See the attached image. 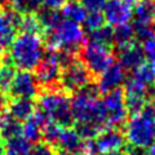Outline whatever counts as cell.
I'll return each instance as SVG.
<instances>
[{
	"mask_svg": "<svg viewBox=\"0 0 155 155\" xmlns=\"http://www.w3.org/2000/svg\"><path fill=\"white\" fill-rule=\"evenodd\" d=\"M96 83H91L71 96V111L75 124L93 123L100 127H107V113Z\"/></svg>",
	"mask_w": 155,
	"mask_h": 155,
	"instance_id": "6da1fadb",
	"label": "cell"
},
{
	"mask_svg": "<svg viewBox=\"0 0 155 155\" xmlns=\"http://www.w3.org/2000/svg\"><path fill=\"white\" fill-rule=\"evenodd\" d=\"M43 38L36 34L21 32L14 38L7 54L14 67L32 71L43 58Z\"/></svg>",
	"mask_w": 155,
	"mask_h": 155,
	"instance_id": "7a4b0ae2",
	"label": "cell"
},
{
	"mask_svg": "<svg viewBox=\"0 0 155 155\" xmlns=\"http://www.w3.org/2000/svg\"><path fill=\"white\" fill-rule=\"evenodd\" d=\"M36 102V107L43 111L48 119L58 123L62 128L72 127L75 123L71 111V96L62 89L40 91Z\"/></svg>",
	"mask_w": 155,
	"mask_h": 155,
	"instance_id": "3957f363",
	"label": "cell"
},
{
	"mask_svg": "<svg viewBox=\"0 0 155 155\" xmlns=\"http://www.w3.org/2000/svg\"><path fill=\"white\" fill-rule=\"evenodd\" d=\"M154 104L153 100L145 106L141 114L132 116L124 127V136L127 145L138 150H145L155 142V123H154Z\"/></svg>",
	"mask_w": 155,
	"mask_h": 155,
	"instance_id": "277c9868",
	"label": "cell"
},
{
	"mask_svg": "<svg viewBox=\"0 0 155 155\" xmlns=\"http://www.w3.org/2000/svg\"><path fill=\"white\" fill-rule=\"evenodd\" d=\"M79 57L88 67V70L96 80L115 62L113 48L91 40H85L79 52Z\"/></svg>",
	"mask_w": 155,
	"mask_h": 155,
	"instance_id": "5b68a950",
	"label": "cell"
},
{
	"mask_svg": "<svg viewBox=\"0 0 155 155\" xmlns=\"http://www.w3.org/2000/svg\"><path fill=\"white\" fill-rule=\"evenodd\" d=\"M96 79L91 74L88 67L80 60V57L75 58L69 65L61 69L60 75V87L67 94L72 96L78 91L83 89L91 83H94Z\"/></svg>",
	"mask_w": 155,
	"mask_h": 155,
	"instance_id": "8992f818",
	"label": "cell"
},
{
	"mask_svg": "<svg viewBox=\"0 0 155 155\" xmlns=\"http://www.w3.org/2000/svg\"><path fill=\"white\" fill-rule=\"evenodd\" d=\"M34 75H35V79L38 81L40 91L61 89L60 87L61 66L58 64L56 52L52 51L45 52L40 64L36 66Z\"/></svg>",
	"mask_w": 155,
	"mask_h": 155,
	"instance_id": "52a82bcc",
	"label": "cell"
},
{
	"mask_svg": "<svg viewBox=\"0 0 155 155\" xmlns=\"http://www.w3.org/2000/svg\"><path fill=\"white\" fill-rule=\"evenodd\" d=\"M102 102L107 113V127L124 129L128 120V111L125 107V93L122 87L104 94Z\"/></svg>",
	"mask_w": 155,
	"mask_h": 155,
	"instance_id": "ba28073f",
	"label": "cell"
},
{
	"mask_svg": "<svg viewBox=\"0 0 155 155\" xmlns=\"http://www.w3.org/2000/svg\"><path fill=\"white\" fill-rule=\"evenodd\" d=\"M21 13L12 7H0V56L5 54L16 38L19 27Z\"/></svg>",
	"mask_w": 155,
	"mask_h": 155,
	"instance_id": "9c48e42d",
	"label": "cell"
},
{
	"mask_svg": "<svg viewBox=\"0 0 155 155\" xmlns=\"http://www.w3.org/2000/svg\"><path fill=\"white\" fill-rule=\"evenodd\" d=\"M40 88L31 71L19 70L14 75L8 91L9 98H36Z\"/></svg>",
	"mask_w": 155,
	"mask_h": 155,
	"instance_id": "30bf717a",
	"label": "cell"
},
{
	"mask_svg": "<svg viewBox=\"0 0 155 155\" xmlns=\"http://www.w3.org/2000/svg\"><path fill=\"white\" fill-rule=\"evenodd\" d=\"M137 0H106L104 16L110 26H120L129 23Z\"/></svg>",
	"mask_w": 155,
	"mask_h": 155,
	"instance_id": "8fae6325",
	"label": "cell"
},
{
	"mask_svg": "<svg viewBox=\"0 0 155 155\" xmlns=\"http://www.w3.org/2000/svg\"><path fill=\"white\" fill-rule=\"evenodd\" d=\"M93 141L96 145L97 154H102V155L122 151L127 146L124 130L113 127H106Z\"/></svg>",
	"mask_w": 155,
	"mask_h": 155,
	"instance_id": "7c38bea8",
	"label": "cell"
},
{
	"mask_svg": "<svg viewBox=\"0 0 155 155\" xmlns=\"http://www.w3.org/2000/svg\"><path fill=\"white\" fill-rule=\"evenodd\" d=\"M97 87L101 94H106L115 88H119L125 81V70L118 62H114L107 70L97 78Z\"/></svg>",
	"mask_w": 155,
	"mask_h": 155,
	"instance_id": "4fadbf2b",
	"label": "cell"
},
{
	"mask_svg": "<svg viewBox=\"0 0 155 155\" xmlns=\"http://www.w3.org/2000/svg\"><path fill=\"white\" fill-rule=\"evenodd\" d=\"M118 58L119 65L125 71H133L146 62V54L143 52L142 45L138 41L133 43L132 45L124 48V49H120Z\"/></svg>",
	"mask_w": 155,
	"mask_h": 155,
	"instance_id": "5bb4252c",
	"label": "cell"
},
{
	"mask_svg": "<svg viewBox=\"0 0 155 155\" xmlns=\"http://www.w3.org/2000/svg\"><path fill=\"white\" fill-rule=\"evenodd\" d=\"M47 120H48V118L44 115V113L36 107V110L34 111V114L27 120L23 122V124H22V136L30 142L40 141L41 130H43V127H44Z\"/></svg>",
	"mask_w": 155,
	"mask_h": 155,
	"instance_id": "9a60e30c",
	"label": "cell"
},
{
	"mask_svg": "<svg viewBox=\"0 0 155 155\" xmlns=\"http://www.w3.org/2000/svg\"><path fill=\"white\" fill-rule=\"evenodd\" d=\"M84 140H81L75 128H64L60 136V140L56 145L58 153H79L83 150Z\"/></svg>",
	"mask_w": 155,
	"mask_h": 155,
	"instance_id": "2e32d148",
	"label": "cell"
},
{
	"mask_svg": "<svg viewBox=\"0 0 155 155\" xmlns=\"http://www.w3.org/2000/svg\"><path fill=\"white\" fill-rule=\"evenodd\" d=\"M36 110V104L27 98H9L7 113L11 114L19 122H25Z\"/></svg>",
	"mask_w": 155,
	"mask_h": 155,
	"instance_id": "e0dca14e",
	"label": "cell"
},
{
	"mask_svg": "<svg viewBox=\"0 0 155 155\" xmlns=\"http://www.w3.org/2000/svg\"><path fill=\"white\" fill-rule=\"evenodd\" d=\"M22 136V123L9 113H0V137L4 141Z\"/></svg>",
	"mask_w": 155,
	"mask_h": 155,
	"instance_id": "ac0fdd59",
	"label": "cell"
},
{
	"mask_svg": "<svg viewBox=\"0 0 155 155\" xmlns=\"http://www.w3.org/2000/svg\"><path fill=\"white\" fill-rule=\"evenodd\" d=\"M137 40H136V35L132 25L124 23V25L116 26L114 28V45L119 51L132 45Z\"/></svg>",
	"mask_w": 155,
	"mask_h": 155,
	"instance_id": "d6986e66",
	"label": "cell"
},
{
	"mask_svg": "<svg viewBox=\"0 0 155 155\" xmlns=\"http://www.w3.org/2000/svg\"><path fill=\"white\" fill-rule=\"evenodd\" d=\"M36 14H38V18H39V21H40L41 26H43V30H44L43 31V35H44L45 32L54 30L61 23L62 18H64L62 14L58 11H51V9H47V8L40 9L39 12H36Z\"/></svg>",
	"mask_w": 155,
	"mask_h": 155,
	"instance_id": "ffe728a7",
	"label": "cell"
},
{
	"mask_svg": "<svg viewBox=\"0 0 155 155\" xmlns=\"http://www.w3.org/2000/svg\"><path fill=\"white\" fill-rule=\"evenodd\" d=\"M62 17L65 19H70L76 23H83L87 18V9L81 5L80 2L78 0H71V2L66 3V5L61 9Z\"/></svg>",
	"mask_w": 155,
	"mask_h": 155,
	"instance_id": "44dd1931",
	"label": "cell"
},
{
	"mask_svg": "<svg viewBox=\"0 0 155 155\" xmlns=\"http://www.w3.org/2000/svg\"><path fill=\"white\" fill-rule=\"evenodd\" d=\"M31 142L23 136L11 138L5 142V155H31Z\"/></svg>",
	"mask_w": 155,
	"mask_h": 155,
	"instance_id": "7402d4cb",
	"label": "cell"
},
{
	"mask_svg": "<svg viewBox=\"0 0 155 155\" xmlns=\"http://www.w3.org/2000/svg\"><path fill=\"white\" fill-rule=\"evenodd\" d=\"M18 31L27 32V34H36V35L43 36V26L38 18L36 13H26L21 16Z\"/></svg>",
	"mask_w": 155,
	"mask_h": 155,
	"instance_id": "603a6c76",
	"label": "cell"
},
{
	"mask_svg": "<svg viewBox=\"0 0 155 155\" xmlns=\"http://www.w3.org/2000/svg\"><path fill=\"white\" fill-rule=\"evenodd\" d=\"M133 13L136 19L155 22V0H137Z\"/></svg>",
	"mask_w": 155,
	"mask_h": 155,
	"instance_id": "cb8c5ba5",
	"label": "cell"
},
{
	"mask_svg": "<svg viewBox=\"0 0 155 155\" xmlns=\"http://www.w3.org/2000/svg\"><path fill=\"white\" fill-rule=\"evenodd\" d=\"M88 40L106 45L109 48H114V28H113V26H110L107 23V25H104L101 28H98V30L89 32Z\"/></svg>",
	"mask_w": 155,
	"mask_h": 155,
	"instance_id": "d4e9b609",
	"label": "cell"
},
{
	"mask_svg": "<svg viewBox=\"0 0 155 155\" xmlns=\"http://www.w3.org/2000/svg\"><path fill=\"white\" fill-rule=\"evenodd\" d=\"M62 128L60 124L53 122V120L48 119L44 127H43V130H41V138L43 141L52 145L53 147H56V145L58 142V140H60V136L62 133Z\"/></svg>",
	"mask_w": 155,
	"mask_h": 155,
	"instance_id": "484cf974",
	"label": "cell"
},
{
	"mask_svg": "<svg viewBox=\"0 0 155 155\" xmlns=\"http://www.w3.org/2000/svg\"><path fill=\"white\" fill-rule=\"evenodd\" d=\"M133 78H136L138 81H141L145 85H151L154 84V80H155V70L154 67L149 64L146 61L145 64H142L140 67H137L136 70H133Z\"/></svg>",
	"mask_w": 155,
	"mask_h": 155,
	"instance_id": "4316f807",
	"label": "cell"
},
{
	"mask_svg": "<svg viewBox=\"0 0 155 155\" xmlns=\"http://www.w3.org/2000/svg\"><path fill=\"white\" fill-rule=\"evenodd\" d=\"M11 7L21 14L36 13L41 7V0H11Z\"/></svg>",
	"mask_w": 155,
	"mask_h": 155,
	"instance_id": "83f0119b",
	"label": "cell"
},
{
	"mask_svg": "<svg viewBox=\"0 0 155 155\" xmlns=\"http://www.w3.org/2000/svg\"><path fill=\"white\" fill-rule=\"evenodd\" d=\"M85 28L88 30V32L92 31H96L101 28L104 25H106V19L104 13L101 12H89V14H87V18H85Z\"/></svg>",
	"mask_w": 155,
	"mask_h": 155,
	"instance_id": "f1b7e54d",
	"label": "cell"
},
{
	"mask_svg": "<svg viewBox=\"0 0 155 155\" xmlns=\"http://www.w3.org/2000/svg\"><path fill=\"white\" fill-rule=\"evenodd\" d=\"M31 155H57V150L44 141H38L32 146Z\"/></svg>",
	"mask_w": 155,
	"mask_h": 155,
	"instance_id": "f546056e",
	"label": "cell"
},
{
	"mask_svg": "<svg viewBox=\"0 0 155 155\" xmlns=\"http://www.w3.org/2000/svg\"><path fill=\"white\" fill-rule=\"evenodd\" d=\"M80 3L87 9V12H101L106 4V0H80Z\"/></svg>",
	"mask_w": 155,
	"mask_h": 155,
	"instance_id": "4dcf8cb0",
	"label": "cell"
},
{
	"mask_svg": "<svg viewBox=\"0 0 155 155\" xmlns=\"http://www.w3.org/2000/svg\"><path fill=\"white\" fill-rule=\"evenodd\" d=\"M67 0H41V8H47L51 11H61L66 5Z\"/></svg>",
	"mask_w": 155,
	"mask_h": 155,
	"instance_id": "1f68e13d",
	"label": "cell"
},
{
	"mask_svg": "<svg viewBox=\"0 0 155 155\" xmlns=\"http://www.w3.org/2000/svg\"><path fill=\"white\" fill-rule=\"evenodd\" d=\"M8 101H9V97H8L5 93L0 92V113H2V111H3L4 109H7Z\"/></svg>",
	"mask_w": 155,
	"mask_h": 155,
	"instance_id": "d6a6232c",
	"label": "cell"
},
{
	"mask_svg": "<svg viewBox=\"0 0 155 155\" xmlns=\"http://www.w3.org/2000/svg\"><path fill=\"white\" fill-rule=\"evenodd\" d=\"M142 155H155V142L151 145V146H149L146 150H143Z\"/></svg>",
	"mask_w": 155,
	"mask_h": 155,
	"instance_id": "836d02e7",
	"label": "cell"
},
{
	"mask_svg": "<svg viewBox=\"0 0 155 155\" xmlns=\"http://www.w3.org/2000/svg\"><path fill=\"white\" fill-rule=\"evenodd\" d=\"M0 155H5V141L0 137Z\"/></svg>",
	"mask_w": 155,
	"mask_h": 155,
	"instance_id": "e575fe53",
	"label": "cell"
},
{
	"mask_svg": "<svg viewBox=\"0 0 155 155\" xmlns=\"http://www.w3.org/2000/svg\"><path fill=\"white\" fill-rule=\"evenodd\" d=\"M57 155H85L83 151H79V153H58L57 151Z\"/></svg>",
	"mask_w": 155,
	"mask_h": 155,
	"instance_id": "d590c367",
	"label": "cell"
},
{
	"mask_svg": "<svg viewBox=\"0 0 155 155\" xmlns=\"http://www.w3.org/2000/svg\"><path fill=\"white\" fill-rule=\"evenodd\" d=\"M153 104H154V115H153V118H154V123H155V100H153Z\"/></svg>",
	"mask_w": 155,
	"mask_h": 155,
	"instance_id": "8d00e7d4",
	"label": "cell"
},
{
	"mask_svg": "<svg viewBox=\"0 0 155 155\" xmlns=\"http://www.w3.org/2000/svg\"><path fill=\"white\" fill-rule=\"evenodd\" d=\"M107 155H123L122 153H120V151H118V153H111V154H107ZM125 155V154H124Z\"/></svg>",
	"mask_w": 155,
	"mask_h": 155,
	"instance_id": "74e56055",
	"label": "cell"
},
{
	"mask_svg": "<svg viewBox=\"0 0 155 155\" xmlns=\"http://www.w3.org/2000/svg\"><path fill=\"white\" fill-rule=\"evenodd\" d=\"M125 155H130V154H125Z\"/></svg>",
	"mask_w": 155,
	"mask_h": 155,
	"instance_id": "f35d334b",
	"label": "cell"
}]
</instances>
